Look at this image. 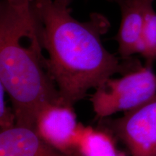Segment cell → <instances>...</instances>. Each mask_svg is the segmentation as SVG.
Here are the masks:
<instances>
[{
    "instance_id": "4fadbf2b",
    "label": "cell",
    "mask_w": 156,
    "mask_h": 156,
    "mask_svg": "<svg viewBox=\"0 0 156 156\" xmlns=\"http://www.w3.org/2000/svg\"><path fill=\"white\" fill-rule=\"evenodd\" d=\"M137 1L141 2H142V3L148 4V3H153L154 0H137Z\"/></svg>"
},
{
    "instance_id": "8992f818",
    "label": "cell",
    "mask_w": 156,
    "mask_h": 156,
    "mask_svg": "<svg viewBox=\"0 0 156 156\" xmlns=\"http://www.w3.org/2000/svg\"><path fill=\"white\" fill-rule=\"evenodd\" d=\"M119 6L122 20L115 40L118 43V53L122 59L140 54L145 25V12L153 3H142L137 0H112Z\"/></svg>"
},
{
    "instance_id": "30bf717a",
    "label": "cell",
    "mask_w": 156,
    "mask_h": 156,
    "mask_svg": "<svg viewBox=\"0 0 156 156\" xmlns=\"http://www.w3.org/2000/svg\"><path fill=\"white\" fill-rule=\"evenodd\" d=\"M5 89L0 84V128L7 129L16 125V117L12 108L7 106L5 101Z\"/></svg>"
},
{
    "instance_id": "7a4b0ae2",
    "label": "cell",
    "mask_w": 156,
    "mask_h": 156,
    "mask_svg": "<svg viewBox=\"0 0 156 156\" xmlns=\"http://www.w3.org/2000/svg\"><path fill=\"white\" fill-rule=\"evenodd\" d=\"M44 50L41 23L35 5L17 9L3 0L0 7V84L10 98L17 126L35 129L43 108L64 103Z\"/></svg>"
},
{
    "instance_id": "8fae6325",
    "label": "cell",
    "mask_w": 156,
    "mask_h": 156,
    "mask_svg": "<svg viewBox=\"0 0 156 156\" xmlns=\"http://www.w3.org/2000/svg\"><path fill=\"white\" fill-rule=\"evenodd\" d=\"M8 5L17 9H25L32 7L36 0H4Z\"/></svg>"
},
{
    "instance_id": "ba28073f",
    "label": "cell",
    "mask_w": 156,
    "mask_h": 156,
    "mask_svg": "<svg viewBox=\"0 0 156 156\" xmlns=\"http://www.w3.org/2000/svg\"><path fill=\"white\" fill-rule=\"evenodd\" d=\"M77 150L82 156H119L114 136L106 128L80 124Z\"/></svg>"
},
{
    "instance_id": "9c48e42d",
    "label": "cell",
    "mask_w": 156,
    "mask_h": 156,
    "mask_svg": "<svg viewBox=\"0 0 156 156\" xmlns=\"http://www.w3.org/2000/svg\"><path fill=\"white\" fill-rule=\"evenodd\" d=\"M140 54L145 59L146 65L153 67L156 61V12L153 9V4L148 5L146 9Z\"/></svg>"
},
{
    "instance_id": "52a82bcc",
    "label": "cell",
    "mask_w": 156,
    "mask_h": 156,
    "mask_svg": "<svg viewBox=\"0 0 156 156\" xmlns=\"http://www.w3.org/2000/svg\"><path fill=\"white\" fill-rule=\"evenodd\" d=\"M0 156H82L58 151L38 135L36 130L15 125L0 132Z\"/></svg>"
},
{
    "instance_id": "5bb4252c",
    "label": "cell",
    "mask_w": 156,
    "mask_h": 156,
    "mask_svg": "<svg viewBox=\"0 0 156 156\" xmlns=\"http://www.w3.org/2000/svg\"><path fill=\"white\" fill-rule=\"evenodd\" d=\"M119 156H126V155L124 153H122V152H120L119 155Z\"/></svg>"
},
{
    "instance_id": "277c9868",
    "label": "cell",
    "mask_w": 156,
    "mask_h": 156,
    "mask_svg": "<svg viewBox=\"0 0 156 156\" xmlns=\"http://www.w3.org/2000/svg\"><path fill=\"white\" fill-rule=\"evenodd\" d=\"M101 122L131 156H156V95L119 118Z\"/></svg>"
},
{
    "instance_id": "7c38bea8",
    "label": "cell",
    "mask_w": 156,
    "mask_h": 156,
    "mask_svg": "<svg viewBox=\"0 0 156 156\" xmlns=\"http://www.w3.org/2000/svg\"><path fill=\"white\" fill-rule=\"evenodd\" d=\"M56 5L64 8H68L73 0H54Z\"/></svg>"
},
{
    "instance_id": "3957f363",
    "label": "cell",
    "mask_w": 156,
    "mask_h": 156,
    "mask_svg": "<svg viewBox=\"0 0 156 156\" xmlns=\"http://www.w3.org/2000/svg\"><path fill=\"white\" fill-rule=\"evenodd\" d=\"M156 95V74L153 67L141 63L119 78H108L91 95L96 119L137 107Z\"/></svg>"
},
{
    "instance_id": "5b68a950",
    "label": "cell",
    "mask_w": 156,
    "mask_h": 156,
    "mask_svg": "<svg viewBox=\"0 0 156 156\" xmlns=\"http://www.w3.org/2000/svg\"><path fill=\"white\" fill-rule=\"evenodd\" d=\"M80 124L73 106L60 102L51 103L41 109L37 116L34 129L54 147L73 154L79 153L77 140Z\"/></svg>"
},
{
    "instance_id": "6da1fadb",
    "label": "cell",
    "mask_w": 156,
    "mask_h": 156,
    "mask_svg": "<svg viewBox=\"0 0 156 156\" xmlns=\"http://www.w3.org/2000/svg\"><path fill=\"white\" fill-rule=\"evenodd\" d=\"M49 69L66 104L74 106L115 74H123L140 63L132 56L122 59L109 52L101 37L110 23L104 15L92 13L87 21L77 20L68 8L54 0H36Z\"/></svg>"
}]
</instances>
